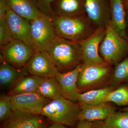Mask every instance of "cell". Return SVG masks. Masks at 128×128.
<instances>
[{
	"mask_svg": "<svg viewBox=\"0 0 128 128\" xmlns=\"http://www.w3.org/2000/svg\"><path fill=\"white\" fill-rule=\"evenodd\" d=\"M44 51L52 59L60 73L71 71L83 63L79 43L57 35L48 44Z\"/></svg>",
	"mask_w": 128,
	"mask_h": 128,
	"instance_id": "1",
	"label": "cell"
},
{
	"mask_svg": "<svg viewBox=\"0 0 128 128\" xmlns=\"http://www.w3.org/2000/svg\"><path fill=\"white\" fill-rule=\"evenodd\" d=\"M50 18L56 35L70 41H83L98 28L86 15L75 17L52 16Z\"/></svg>",
	"mask_w": 128,
	"mask_h": 128,
	"instance_id": "2",
	"label": "cell"
},
{
	"mask_svg": "<svg viewBox=\"0 0 128 128\" xmlns=\"http://www.w3.org/2000/svg\"><path fill=\"white\" fill-rule=\"evenodd\" d=\"M114 68L106 63L91 64L82 63L77 79V86L81 92L102 89L110 86Z\"/></svg>",
	"mask_w": 128,
	"mask_h": 128,
	"instance_id": "3",
	"label": "cell"
},
{
	"mask_svg": "<svg viewBox=\"0 0 128 128\" xmlns=\"http://www.w3.org/2000/svg\"><path fill=\"white\" fill-rule=\"evenodd\" d=\"M80 111V104L64 97L52 100L44 107L41 115L54 123L68 127L76 126Z\"/></svg>",
	"mask_w": 128,
	"mask_h": 128,
	"instance_id": "4",
	"label": "cell"
},
{
	"mask_svg": "<svg viewBox=\"0 0 128 128\" xmlns=\"http://www.w3.org/2000/svg\"><path fill=\"white\" fill-rule=\"evenodd\" d=\"M106 30L105 38L99 48V54L106 63L115 66L128 56V41L118 34L110 22Z\"/></svg>",
	"mask_w": 128,
	"mask_h": 128,
	"instance_id": "5",
	"label": "cell"
},
{
	"mask_svg": "<svg viewBox=\"0 0 128 128\" xmlns=\"http://www.w3.org/2000/svg\"><path fill=\"white\" fill-rule=\"evenodd\" d=\"M30 21L32 48L35 52L44 51L48 44L56 35L51 18L42 13Z\"/></svg>",
	"mask_w": 128,
	"mask_h": 128,
	"instance_id": "6",
	"label": "cell"
},
{
	"mask_svg": "<svg viewBox=\"0 0 128 128\" xmlns=\"http://www.w3.org/2000/svg\"><path fill=\"white\" fill-rule=\"evenodd\" d=\"M0 55L7 62L16 67L25 66L35 51L23 41L14 39L0 46Z\"/></svg>",
	"mask_w": 128,
	"mask_h": 128,
	"instance_id": "7",
	"label": "cell"
},
{
	"mask_svg": "<svg viewBox=\"0 0 128 128\" xmlns=\"http://www.w3.org/2000/svg\"><path fill=\"white\" fill-rule=\"evenodd\" d=\"M106 32L105 28H98L89 38L78 42L81 48L83 63L91 64H106L99 52L100 45L105 38Z\"/></svg>",
	"mask_w": 128,
	"mask_h": 128,
	"instance_id": "8",
	"label": "cell"
},
{
	"mask_svg": "<svg viewBox=\"0 0 128 128\" xmlns=\"http://www.w3.org/2000/svg\"><path fill=\"white\" fill-rule=\"evenodd\" d=\"M13 112L20 110L41 114L44 107L52 100L37 92L22 93L9 96Z\"/></svg>",
	"mask_w": 128,
	"mask_h": 128,
	"instance_id": "9",
	"label": "cell"
},
{
	"mask_svg": "<svg viewBox=\"0 0 128 128\" xmlns=\"http://www.w3.org/2000/svg\"><path fill=\"white\" fill-rule=\"evenodd\" d=\"M25 67L31 75L43 78L55 77L59 72L52 59L45 51H36Z\"/></svg>",
	"mask_w": 128,
	"mask_h": 128,
	"instance_id": "10",
	"label": "cell"
},
{
	"mask_svg": "<svg viewBox=\"0 0 128 128\" xmlns=\"http://www.w3.org/2000/svg\"><path fill=\"white\" fill-rule=\"evenodd\" d=\"M43 116L22 110H15L10 118L3 122L2 128H48V123Z\"/></svg>",
	"mask_w": 128,
	"mask_h": 128,
	"instance_id": "11",
	"label": "cell"
},
{
	"mask_svg": "<svg viewBox=\"0 0 128 128\" xmlns=\"http://www.w3.org/2000/svg\"><path fill=\"white\" fill-rule=\"evenodd\" d=\"M85 9L88 18L97 28H106L111 21L109 0H85Z\"/></svg>",
	"mask_w": 128,
	"mask_h": 128,
	"instance_id": "12",
	"label": "cell"
},
{
	"mask_svg": "<svg viewBox=\"0 0 128 128\" xmlns=\"http://www.w3.org/2000/svg\"><path fill=\"white\" fill-rule=\"evenodd\" d=\"M6 18L15 39L32 46L30 21L18 16L10 8L7 11Z\"/></svg>",
	"mask_w": 128,
	"mask_h": 128,
	"instance_id": "13",
	"label": "cell"
},
{
	"mask_svg": "<svg viewBox=\"0 0 128 128\" xmlns=\"http://www.w3.org/2000/svg\"><path fill=\"white\" fill-rule=\"evenodd\" d=\"M82 64L66 73L58 72L56 76L60 86L62 96L74 102L78 101L80 94L77 82Z\"/></svg>",
	"mask_w": 128,
	"mask_h": 128,
	"instance_id": "14",
	"label": "cell"
},
{
	"mask_svg": "<svg viewBox=\"0 0 128 128\" xmlns=\"http://www.w3.org/2000/svg\"><path fill=\"white\" fill-rule=\"evenodd\" d=\"M79 104L80 111L78 115V121L86 120L91 122L104 121L116 111L115 107L108 103L94 106Z\"/></svg>",
	"mask_w": 128,
	"mask_h": 128,
	"instance_id": "15",
	"label": "cell"
},
{
	"mask_svg": "<svg viewBox=\"0 0 128 128\" xmlns=\"http://www.w3.org/2000/svg\"><path fill=\"white\" fill-rule=\"evenodd\" d=\"M51 9L53 16L75 17L86 15L85 0H54Z\"/></svg>",
	"mask_w": 128,
	"mask_h": 128,
	"instance_id": "16",
	"label": "cell"
},
{
	"mask_svg": "<svg viewBox=\"0 0 128 128\" xmlns=\"http://www.w3.org/2000/svg\"><path fill=\"white\" fill-rule=\"evenodd\" d=\"M111 10L110 23L114 30L122 38L128 41V22L124 0H109Z\"/></svg>",
	"mask_w": 128,
	"mask_h": 128,
	"instance_id": "17",
	"label": "cell"
},
{
	"mask_svg": "<svg viewBox=\"0 0 128 128\" xmlns=\"http://www.w3.org/2000/svg\"><path fill=\"white\" fill-rule=\"evenodd\" d=\"M28 73L25 66L16 67L11 64L0 54V84L2 87H12Z\"/></svg>",
	"mask_w": 128,
	"mask_h": 128,
	"instance_id": "18",
	"label": "cell"
},
{
	"mask_svg": "<svg viewBox=\"0 0 128 128\" xmlns=\"http://www.w3.org/2000/svg\"><path fill=\"white\" fill-rule=\"evenodd\" d=\"M10 9L22 17L31 20L42 13L35 0H6Z\"/></svg>",
	"mask_w": 128,
	"mask_h": 128,
	"instance_id": "19",
	"label": "cell"
},
{
	"mask_svg": "<svg viewBox=\"0 0 128 128\" xmlns=\"http://www.w3.org/2000/svg\"><path fill=\"white\" fill-rule=\"evenodd\" d=\"M43 77L36 76H26L16 82L11 88L8 95L36 92Z\"/></svg>",
	"mask_w": 128,
	"mask_h": 128,
	"instance_id": "20",
	"label": "cell"
},
{
	"mask_svg": "<svg viewBox=\"0 0 128 128\" xmlns=\"http://www.w3.org/2000/svg\"><path fill=\"white\" fill-rule=\"evenodd\" d=\"M116 88L110 86L102 89L80 93L77 102L78 103L92 106L105 103V99L108 94Z\"/></svg>",
	"mask_w": 128,
	"mask_h": 128,
	"instance_id": "21",
	"label": "cell"
},
{
	"mask_svg": "<svg viewBox=\"0 0 128 128\" xmlns=\"http://www.w3.org/2000/svg\"><path fill=\"white\" fill-rule=\"evenodd\" d=\"M36 92L52 100L62 96L60 86L56 77L43 78Z\"/></svg>",
	"mask_w": 128,
	"mask_h": 128,
	"instance_id": "22",
	"label": "cell"
},
{
	"mask_svg": "<svg viewBox=\"0 0 128 128\" xmlns=\"http://www.w3.org/2000/svg\"><path fill=\"white\" fill-rule=\"evenodd\" d=\"M114 66L110 86L117 88L122 83L128 84V55Z\"/></svg>",
	"mask_w": 128,
	"mask_h": 128,
	"instance_id": "23",
	"label": "cell"
},
{
	"mask_svg": "<svg viewBox=\"0 0 128 128\" xmlns=\"http://www.w3.org/2000/svg\"><path fill=\"white\" fill-rule=\"evenodd\" d=\"M105 102H113L120 106L128 107V84L120 85L110 92L106 97Z\"/></svg>",
	"mask_w": 128,
	"mask_h": 128,
	"instance_id": "24",
	"label": "cell"
},
{
	"mask_svg": "<svg viewBox=\"0 0 128 128\" xmlns=\"http://www.w3.org/2000/svg\"><path fill=\"white\" fill-rule=\"evenodd\" d=\"M103 123L105 128H128V112L116 111Z\"/></svg>",
	"mask_w": 128,
	"mask_h": 128,
	"instance_id": "25",
	"label": "cell"
},
{
	"mask_svg": "<svg viewBox=\"0 0 128 128\" xmlns=\"http://www.w3.org/2000/svg\"><path fill=\"white\" fill-rule=\"evenodd\" d=\"M13 112L12 105L9 95H1L0 97V121L3 122L11 116Z\"/></svg>",
	"mask_w": 128,
	"mask_h": 128,
	"instance_id": "26",
	"label": "cell"
},
{
	"mask_svg": "<svg viewBox=\"0 0 128 128\" xmlns=\"http://www.w3.org/2000/svg\"><path fill=\"white\" fill-rule=\"evenodd\" d=\"M14 39L6 18L0 20V46L5 45Z\"/></svg>",
	"mask_w": 128,
	"mask_h": 128,
	"instance_id": "27",
	"label": "cell"
},
{
	"mask_svg": "<svg viewBox=\"0 0 128 128\" xmlns=\"http://www.w3.org/2000/svg\"><path fill=\"white\" fill-rule=\"evenodd\" d=\"M41 11L44 14L51 16H53L51 5L54 0H35Z\"/></svg>",
	"mask_w": 128,
	"mask_h": 128,
	"instance_id": "28",
	"label": "cell"
},
{
	"mask_svg": "<svg viewBox=\"0 0 128 128\" xmlns=\"http://www.w3.org/2000/svg\"><path fill=\"white\" fill-rule=\"evenodd\" d=\"M10 8L6 0H0V20L6 18V12Z\"/></svg>",
	"mask_w": 128,
	"mask_h": 128,
	"instance_id": "29",
	"label": "cell"
},
{
	"mask_svg": "<svg viewBox=\"0 0 128 128\" xmlns=\"http://www.w3.org/2000/svg\"><path fill=\"white\" fill-rule=\"evenodd\" d=\"M92 123L86 120H79L75 128H91Z\"/></svg>",
	"mask_w": 128,
	"mask_h": 128,
	"instance_id": "30",
	"label": "cell"
},
{
	"mask_svg": "<svg viewBox=\"0 0 128 128\" xmlns=\"http://www.w3.org/2000/svg\"><path fill=\"white\" fill-rule=\"evenodd\" d=\"M91 128H105L104 125L103 121H97L92 122Z\"/></svg>",
	"mask_w": 128,
	"mask_h": 128,
	"instance_id": "31",
	"label": "cell"
},
{
	"mask_svg": "<svg viewBox=\"0 0 128 128\" xmlns=\"http://www.w3.org/2000/svg\"><path fill=\"white\" fill-rule=\"evenodd\" d=\"M48 128H72L64 126L60 124L57 123H53L52 124L48 126Z\"/></svg>",
	"mask_w": 128,
	"mask_h": 128,
	"instance_id": "32",
	"label": "cell"
},
{
	"mask_svg": "<svg viewBox=\"0 0 128 128\" xmlns=\"http://www.w3.org/2000/svg\"><path fill=\"white\" fill-rule=\"evenodd\" d=\"M124 4L125 10L128 11V0H124Z\"/></svg>",
	"mask_w": 128,
	"mask_h": 128,
	"instance_id": "33",
	"label": "cell"
},
{
	"mask_svg": "<svg viewBox=\"0 0 128 128\" xmlns=\"http://www.w3.org/2000/svg\"><path fill=\"white\" fill-rule=\"evenodd\" d=\"M120 111H126V112H128V107L124 108L121 109Z\"/></svg>",
	"mask_w": 128,
	"mask_h": 128,
	"instance_id": "34",
	"label": "cell"
},
{
	"mask_svg": "<svg viewBox=\"0 0 128 128\" xmlns=\"http://www.w3.org/2000/svg\"><path fill=\"white\" fill-rule=\"evenodd\" d=\"M126 18H127V22H128V16H126Z\"/></svg>",
	"mask_w": 128,
	"mask_h": 128,
	"instance_id": "35",
	"label": "cell"
}]
</instances>
